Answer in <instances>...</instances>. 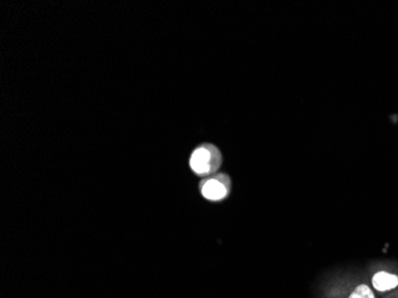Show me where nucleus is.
I'll return each instance as SVG.
<instances>
[{
	"label": "nucleus",
	"mask_w": 398,
	"mask_h": 298,
	"mask_svg": "<svg viewBox=\"0 0 398 298\" xmlns=\"http://www.w3.org/2000/svg\"><path fill=\"white\" fill-rule=\"evenodd\" d=\"M220 152L212 145L199 147L192 153L190 159L191 170L198 175H207L215 172L220 167Z\"/></svg>",
	"instance_id": "nucleus-1"
},
{
	"label": "nucleus",
	"mask_w": 398,
	"mask_h": 298,
	"mask_svg": "<svg viewBox=\"0 0 398 298\" xmlns=\"http://www.w3.org/2000/svg\"><path fill=\"white\" fill-rule=\"evenodd\" d=\"M230 181L225 175L210 178L202 184V194L209 201H222L228 196Z\"/></svg>",
	"instance_id": "nucleus-2"
},
{
	"label": "nucleus",
	"mask_w": 398,
	"mask_h": 298,
	"mask_svg": "<svg viewBox=\"0 0 398 298\" xmlns=\"http://www.w3.org/2000/svg\"><path fill=\"white\" fill-rule=\"evenodd\" d=\"M372 285L379 292H385L398 286V276L385 271L377 272L372 278Z\"/></svg>",
	"instance_id": "nucleus-3"
},
{
	"label": "nucleus",
	"mask_w": 398,
	"mask_h": 298,
	"mask_svg": "<svg viewBox=\"0 0 398 298\" xmlns=\"http://www.w3.org/2000/svg\"><path fill=\"white\" fill-rule=\"evenodd\" d=\"M350 298H374V293L369 286L361 284V285L357 286L356 290L351 293Z\"/></svg>",
	"instance_id": "nucleus-4"
}]
</instances>
